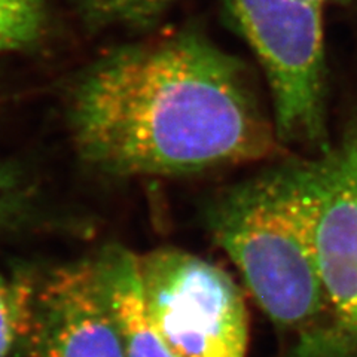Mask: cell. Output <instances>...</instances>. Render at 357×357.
<instances>
[{
  "label": "cell",
  "mask_w": 357,
  "mask_h": 357,
  "mask_svg": "<svg viewBox=\"0 0 357 357\" xmlns=\"http://www.w3.org/2000/svg\"><path fill=\"white\" fill-rule=\"evenodd\" d=\"M75 148L114 176H185L266 160L278 151L243 64L181 33L119 48L75 84Z\"/></svg>",
  "instance_id": "obj_1"
},
{
  "label": "cell",
  "mask_w": 357,
  "mask_h": 357,
  "mask_svg": "<svg viewBox=\"0 0 357 357\" xmlns=\"http://www.w3.org/2000/svg\"><path fill=\"white\" fill-rule=\"evenodd\" d=\"M314 160L252 177L223 194L208 220L216 243L240 270L277 326L301 333V353L326 326L317 248Z\"/></svg>",
  "instance_id": "obj_2"
},
{
  "label": "cell",
  "mask_w": 357,
  "mask_h": 357,
  "mask_svg": "<svg viewBox=\"0 0 357 357\" xmlns=\"http://www.w3.org/2000/svg\"><path fill=\"white\" fill-rule=\"evenodd\" d=\"M225 5L265 70L278 142L328 151L321 6L304 0H225Z\"/></svg>",
  "instance_id": "obj_3"
},
{
  "label": "cell",
  "mask_w": 357,
  "mask_h": 357,
  "mask_svg": "<svg viewBox=\"0 0 357 357\" xmlns=\"http://www.w3.org/2000/svg\"><path fill=\"white\" fill-rule=\"evenodd\" d=\"M142 294L156 332L176 357H245L249 317L234 278L197 255L139 256Z\"/></svg>",
  "instance_id": "obj_4"
},
{
  "label": "cell",
  "mask_w": 357,
  "mask_h": 357,
  "mask_svg": "<svg viewBox=\"0 0 357 357\" xmlns=\"http://www.w3.org/2000/svg\"><path fill=\"white\" fill-rule=\"evenodd\" d=\"M15 278L22 294L17 345L27 357H126L96 259Z\"/></svg>",
  "instance_id": "obj_5"
},
{
  "label": "cell",
  "mask_w": 357,
  "mask_h": 357,
  "mask_svg": "<svg viewBox=\"0 0 357 357\" xmlns=\"http://www.w3.org/2000/svg\"><path fill=\"white\" fill-rule=\"evenodd\" d=\"M326 326L303 357H357V122L314 160Z\"/></svg>",
  "instance_id": "obj_6"
},
{
  "label": "cell",
  "mask_w": 357,
  "mask_h": 357,
  "mask_svg": "<svg viewBox=\"0 0 357 357\" xmlns=\"http://www.w3.org/2000/svg\"><path fill=\"white\" fill-rule=\"evenodd\" d=\"M126 357H176L149 319L142 294L139 256L114 245L96 259Z\"/></svg>",
  "instance_id": "obj_7"
},
{
  "label": "cell",
  "mask_w": 357,
  "mask_h": 357,
  "mask_svg": "<svg viewBox=\"0 0 357 357\" xmlns=\"http://www.w3.org/2000/svg\"><path fill=\"white\" fill-rule=\"evenodd\" d=\"M47 0H0V54L31 47L43 31Z\"/></svg>",
  "instance_id": "obj_8"
},
{
  "label": "cell",
  "mask_w": 357,
  "mask_h": 357,
  "mask_svg": "<svg viewBox=\"0 0 357 357\" xmlns=\"http://www.w3.org/2000/svg\"><path fill=\"white\" fill-rule=\"evenodd\" d=\"M174 0H84L85 15L96 24H144Z\"/></svg>",
  "instance_id": "obj_9"
},
{
  "label": "cell",
  "mask_w": 357,
  "mask_h": 357,
  "mask_svg": "<svg viewBox=\"0 0 357 357\" xmlns=\"http://www.w3.org/2000/svg\"><path fill=\"white\" fill-rule=\"evenodd\" d=\"M21 325V299L14 282L0 274V357L17 347Z\"/></svg>",
  "instance_id": "obj_10"
},
{
  "label": "cell",
  "mask_w": 357,
  "mask_h": 357,
  "mask_svg": "<svg viewBox=\"0 0 357 357\" xmlns=\"http://www.w3.org/2000/svg\"><path fill=\"white\" fill-rule=\"evenodd\" d=\"M26 203V186L15 165L0 161V229L9 227Z\"/></svg>",
  "instance_id": "obj_11"
},
{
  "label": "cell",
  "mask_w": 357,
  "mask_h": 357,
  "mask_svg": "<svg viewBox=\"0 0 357 357\" xmlns=\"http://www.w3.org/2000/svg\"><path fill=\"white\" fill-rule=\"evenodd\" d=\"M304 2H308V3H312V5H319V6L323 8V5L331 3V2H335V3H347V2H350V0H304Z\"/></svg>",
  "instance_id": "obj_12"
}]
</instances>
